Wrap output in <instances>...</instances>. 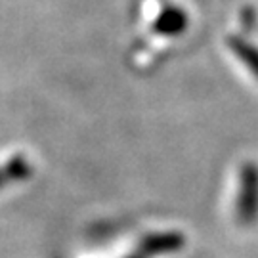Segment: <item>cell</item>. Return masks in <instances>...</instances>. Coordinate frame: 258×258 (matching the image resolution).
Here are the masks:
<instances>
[{
	"mask_svg": "<svg viewBox=\"0 0 258 258\" xmlns=\"http://www.w3.org/2000/svg\"><path fill=\"white\" fill-rule=\"evenodd\" d=\"M231 50L239 55L241 59L249 65L250 71L256 73V77H258V50H254V48L249 46L245 40H239V38H233V40H231Z\"/></svg>",
	"mask_w": 258,
	"mask_h": 258,
	"instance_id": "cell-4",
	"label": "cell"
},
{
	"mask_svg": "<svg viewBox=\"0 0 258 258\" xmlns=\"http://www.w3.org/2000/svg\"><path fill=\"white\" fill-rule=\"evenodd\" d=\"M239 197H237V218L243 224H250L258 214V166L252 163L241 168Z\"/></svg>",
	"mask_w": 258,
	"mask_h": 258,
	"instance_id": "cell-1",
	"label": "cell"
},
{
	"mask_svg": "<svg viewBox=\"0 0 258 258\" xmlns=\"http://www.w3.org/2000/svg\"><path fill=\"white\" fill-rule=\"evenodd\" d=\"M182 247V235L178 233H157L151 235L142 243V256H151V254H161V252H170Z\"/></svg>",
	"mask_w": 258,
	"mask_h": 258,
	"instance_id": "cell-3",
	"label": "cell"
},
{
	"mask_svg": "<svg viewBox=\"0 0 258 258\" xmlns=\"http://www.w3.org/2000/svg\"><path fill=\"white\" fill-rule=\"evenodd\" d=\"M130 258H144V256H130Z\"/></svg>",
	"mask_w": 258,
	"mask_h": 258,
	"instance_id": "cell-5",
	"label": "cell"
},
{
	"mask_svg": "<svg viewBox=\"0 0 258 258\" xmlns=\"http://www.w3.org/2000/svg\"><path fill=\"white\" fill-rule=\"evenodd\" d=\"M185 25H187V18H185L184 10L168 8L155 21V31L161 35H166V37H176V35L184 33Z\"/></svg>",
	"mask_w": 258,
	"mask_h": 258,
	"instance_id": "cell-2",
	"label": "cell"
}]
</instances>
